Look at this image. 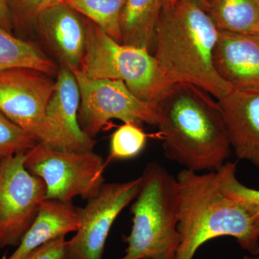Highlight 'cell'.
Segmentation results:
<instances>
[{
  "mask_svg": "<svg viewBox=\"0 0 259 259\" xmlns=\"http://www.w3.org/2000/svg\"><path fill=\"white\" fill-rule=\"evenodd\" d=\"M165 156L195 172L216 171L231 151L219 102L187 83L172 84L155 104Z\"/></svg>",
  "mask_w": 259,
  "mask_h": 259,
  "instance_id": "obj_1",
  "label": "cell"
},
{
  "mask_svg": "<svg viewBox=\"0 0 259 259\" xmlns=\"http://www.w3.org/2000/svg\"><path fill=\"white\" fill-rule=\"evenodd\" d=\"M220 30L207 13L186 0L162 9L153 56L171 84L198 87L217 100L231 88L218 74L213 61Z\"/></svg>",
  "mask_w": 259,
  "mask_h": 259,
  "instance_id": "obj_2",
  "label": "cell"
},
{
  "mask_svg": "<svg viewBox=\"0 0 259 259\" xmlns=\"http://www.w3.org/2000/svg\"><path fill=\"white\" fill-rule=\"evenodd\" d=\"M181 206L178 231L180 243L174 259H193L210 240L232 237L251 255L259 254V230L248 211L226 194L215 171L183 169L177 177Z\"/></svg>",
  "mask_w": 259,
  "mask_h": 259,
  "instance_id": "obj_3",
  "label": "cell"
},
{
  "mask_svg": "<svg viewBox=\"0 0 259 259\" xmlns=\"http://www.w3.org/2000/svg\"><path fill=\"white\" fill-rule=\"evenodd\" d=\"M141 177L122 259H174L180 243L178 181L157 163H149Z\"/></svg>",
  "mask_w": 259,
  "mask_h": 259,
  "instance_id": "obj_4",
  "label": "cell"
},
{
  "mask_svg": "<svg viewBox=\"0 0 259 259\" xmlns=\"http://www.w3.org/2000/svg\"><path fill=\"white\" fill-rule=\"evenodd\" d=\"M80 71L92 79L120 80L141 100L156 104L172 84L146 49L115 41L93 22L86 23Z\"/></svg>",
  "mask_w": 259,
  "mask_h": 259,
  "instance_id": "obj_5",
  "label": "cell"
},
{
  "mask_svg": "<svg viewBox=\"0 0 259 259\" xmlns=\"http://www.w3.org/2000/svg\"><path fill=\"white\" fill-rule=\"evenodd\" d=\"M24 164L44 181L46 199L72 202L80 197L88 200L105 184L106 162L93 151H64L38 143L25 153Z\"/></svg>",
  "mask_w": 259,
  "mask_h": 259,
  "instance_id": "obj_6",
  "label": "cell"
},
{
  "mask_svg": "<svg viewBox=\"0 0 259 259\" xmlns=\"http://www.w3.org/2000/svg\"><path fill=\"white\" fill-rule=\"evenodd\" d=\"M55 83L52 76L30 68L2 71L0 112L37 142L56 149L69 151L47 115L48 103Z\"/></svg>",
  "mask_w": 259,
  "mask_h": 259,
  "instance_id": "obj_7",
  "label": "cell"
},
{
  "mask_svg": "<svg viewBox=\"0 0 259 259\" xmlns=\"http://www.w3.org/2000/svg\"><path fill=\"white\" fill-rule=\"evenodd\" d=\"M72 71L81 96L78 120L81 128L90 137L97 136L113 119L139 125L157 124L155 104L136 97L123 81L92 79L80 70Z\"/></svg>",
  "mask_w": 259,
  "mask_h": 259,
  "instance_id": "obj_8",
  "label": "cell"
},
{
  "mask_svg": "<svg viewBox=\"0 0 259 259\" xmlns=\"http://www.w3.org/2000/svg\"><path fill=\"white\" fill-rule=\"evenodd\" d=\"M24 160L20 154L0 163V250L20 244L46 199L44 181Z\"/></svg>",
  "mask_w": 259,
  "mask_h": 259,
  "instance_id": "obj_9",
  "label": "cell"
},
{
  "mask_svg": "<svg viewBox=\"0 0 259 259\" xmlns=\"http://www.w3.org/2000/svg\"><path fill=\"white\" fill-rule=\"evenodd\" d=\"M141 185V177L121 183H105L84 207H79L80 226L67 241L68 259H102L112 225L136 198Z\"/></svg>",
  "mask_w": 259,
  "mask_h": 259,
  "instance_id": "obj_10",
  "label": "cell"
},
{
  "mask_svg": "<svg viewBox=\"0 0 259 259\" xmlns=\"http://www.w3.org/2000/svg\"><path fill=\"white\" fill-rule=\"evenodd\" d=\"M64 3H53L42 9L35 27L44 44L56 56L60 66L79 70L86 44V23Z\"/></svg>",
  "mask_w": 259,
  "mask_h": 259,
  "instance_id": "obj_11",
  "label": "cell"
},
{
  "mask_svg": "<svg viewBox=\"0 0 259 259\" xmlns=\"http://www.w3.org/2000/svg\"><path fill=\"white\" fill-rule=\"evenodd\" d=\"M213 61L232 90L259 91L258 33L220 30Z\"/></svg>",
  "mask_w": 259,
  "mask_h": 259,
  "instance_id": "obj_12",
  "label": "cell"
},
{
  "mask_svg": "<svg viewBox=\"0 0 259 259\" xmlns=\"http://www.w3.org/2000/svg\"><path fill=\"white\" fill-rule=\"evenodd\" d=\"M218 101L231 149L259 169V91L231 90Z\"/></svg>",
  "mask_w": 259,
  "mask_h": 259,
  "instance_id": "obj_13",
  "label": "cell"
},
{
  "mask_svg": "<svg viewBox=\"0 0 259 259\" xmlns=\"http://www.w3.org/2000/svg\"><path fill=\"white\" fill-rule=\"evenodd\" d=\"M80 102L76 76L71 70L60 66L47 107L48 118L59 131L69 151H93L96 141L83 132L78 120Z\"/></svg>",
  "mask_w": 259,
  "mask_h": 259,
  "instance_id": "obj_14",
  "label": "cell"
},
{
  "mask_svg": "<svg viewBox=\"0 0 259 259\" xmlns=\"http://www.w3.org/2000/svg\"><path fill=\"white\" fill-rule=\"evenodd\" d=\"M79 226V207L72 202L44 199L20 244L11 255L4 259H24L48 242L77 231Z\"/></svg>",
  "mask_w": 259,
  "mask_h": 259,
  "instance_id": "obj_15",
  "label": "cell"
},
{
  "mask_svg": "<svg viewBox=\"0 0 259 259\" xmlns=\"http://www.w3.org/2000/svg\"><path fill=\"white\" fill-rule=\"evenodd\" d=\"M162 0H126L121 15L122 44L143 48L153 55Z\"/></svg>",
  "mask_w": 259,
  "mask_h": 259,
  "instance_id": "obj_16",
  "label": "cell"
},
{
  "mask_svg": "<svg viewBox=\"0 0 259 259\" xmlns=\"http://www.w3.org/2000/svg\"><path fill=\"white\" fill-rule=\"evenodd\" d=\"M14 68H30L54 77L60 66L32 42L0 26V72Z\"/></svg>",
  "mask_w": 259,
  "mask_h": 259,
  "instance_id": "obj_17",
  "label": "cell"
},
{
  "mask_svg": "<svg viewBox=\"0 0 259 259\" xmlns=\"http://www.w3.org/2000/svg\"><path fill=\"white\" fill-rule=\"evenodd\" d=\"M205 12L221 31L259 34V0H207Z\"/></svg>",
  "mask_w": 259,
  "mask_h": 259,
  "instance_id": "obj_18",
  "label": "cell"
},
{
  "mask_svg": "<svg viewBox=\"0 0 259 259\" xmlns=\"http://www.w3.org/2000/svg\"><path fill=\"white\" fill-rule=\"evenodd\" d=\"M84 15L115 41L122 44L121 15L126 0H59Z\"/></svg>",
  "mask_w": 259,
  "mask_h": 259,
  "instance_id": "obj_19",
  "label": "cell"
},
{
  "mask_svg": "<svg viewBox=\"0 0 259 259\" xmlns=\"http://www.w3.org/2000/svg\"><path fill=\"white\" fill-rule=\"evenodd\" d=\"M215 172L223 193L243 206L259 230V190L246 187L238 180L236 163L227 161Z\"/></svg>",
  "mask_w": 259,
  "mask_h": 259,
  "instance_id": "obj_20",
  "label": "cell"
},
{
  "mask_svg": "<svg viewBox=\"0 0 259 259\" xmlns=\"http://www.w3.org/2000/svg\"><path fill=\"white\" fill-rule=\"evenodd\" d=\"M147 139V134L139 125L123 123L112 135L106 164L113 160L131 159L139 156L146 147Z\"/></svg>",
  "mask_w": 259,
  "mask_h": 259,
  "instance_id": "obj_21",
  "label": "cell"
},
{
  "mask_svg": "<svg viewBox=\"0 0 259 259\" xmlns=\"http://www.w3.org/2000/svg\"><path fill=\"white\" fill-rule=\"evenodd\" d=\"M37 144L25 130L0 112V163L17 155L25 154Z\"/></svg>",
  "mask_w": 259,
  "mask_h": 259,
  "instance_id": "obj_22",
  "label": "cell"
},
{
  "mask_svg": "<svg viewBox=\"0 0 259 259\" xmlns=\"http://www.w3.org/2000/svg\"><path fill=\"white\" fill-rule=\"evenodd\" d=\"M9 8L15 35L22 39L28 36L35 25L37 16L49 5V0H6Z\"/></svg>",
  "mask_w": 259,
  "mask_h": 259,
  "instance_id": "obj_23",
  "label": "cell"
},
{
  "mask_svg": "<svg viewBox=\"0 0 259 259\" xmlns=\"http://www.w3.org/2000/svg\"><path fill=\"white\" fill-rule=\"evenodd\" d=\"M66 245V236H60L38 247L24 259H68Z\"/></svg>",
  "mask_w": 259,
  "mask_h": 259,
  "instance_id": "obj_24",
  "label": "cell"
},
{
  "mask_svg": "<svg viewBox=\"0 0 259 259\" xmlns=\"http://www.w3.org/2000/svg\"><path fill=\"white\" fill-rule=\"evenodd\" d=\"M0 26L7 31L14 33L13 20L6 0H0Z\"/></svg>",
  "mask_w": 259,
  "mask_h": 259,
  "instance_id": "obj_25",
  "label": "cell"
},
{
  "mask_svg": "<svg viewBox=\"0 0 259 259\" xmlns=\"http://www.w3.org/2000/svg\"><path fill=\"white\" fill-rule=\"evenodd\" d=\"M186 1L190 2L191 3L197 5L199 8L205 11L206 5H207V0H186Z\"/></svg>",
  "mask_w": 259,
  "mask_h": 259,
  "instance_id": "obj_26",
  "label": "cell"
},
{
  "mask_svg": "<svg viewBox=\"0 0 259 259\" xmlns=\"http://www.w3.org/2000/svg\"><path fill=\"white\" fill-rule=\"evenodd\" d=\"M177 0H162L163 3V8L162 9H166V8H170L172 5L175 4Z\"/></svg>",
  "mask_w": 259,
  "mask_h": 259,
  "instance_id": "obj_27",
  "label": "cell"
},
{
  "mask_svg": "<svg viewBox=\"0 0 259 259\" xmlns=\"http://www.w3.org/2000/svg\"><path fill=\"white\" fill-rule=\"evenodd\" d=\"M243 259H259V254L256 255H246Z\"/></svg>",
  "mask_w": 259,
  "mask_h": 259,
  "instance_id": "obj_28",
  "label": "cell"
},
{
  "mask_svg": "<svg viewBox=\"0 0 259 259\" xmlns=\"http://www.w3.org/2000/svg\"><path fill=\"white\" fill-rule=\"evenodd\" d=\"M59 0H49V5H51V4H53V3H57V2H59Z\"/></svg>",
  "mask_w": 259,
  "mask_h": 259,
  "instance_id": "obj_29",
  "label": "cell"
}]
</instances>
